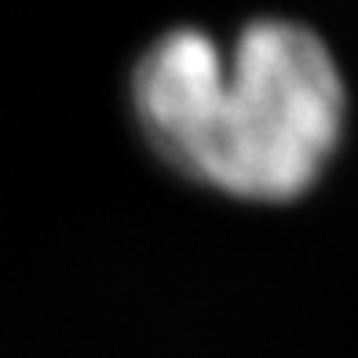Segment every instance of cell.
Returning <instances> with one entry per match:
<instances>
[{
  "label": "cell",
  "instance_id": "6da1fadb",
  "mask_svg": "<svg viewBox=\"0 0 358 358\" xmlns=\"http://www.w3.org/2000/svg\"><path fill=\"white\" fill-rule=\"evenodd\" d=\"M143 139L179 176L245 201H296L329 169L348 121L344 77L300 22L256 19L220 48L169 29L132 70Z\"/></svg>",
  "mask_w": 358,
  "mask_h": 358
}]
</instances>
